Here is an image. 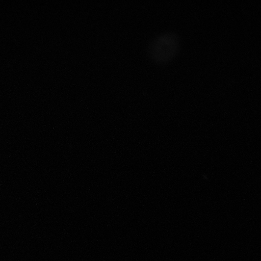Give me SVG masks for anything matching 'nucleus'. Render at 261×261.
Wrapping results in <instances>:
<instances>
[{"mask_svg": "<svg viewBox=\"0 0 261 261\" xmlns=\"http://www.w3.org/2000/svg\"><path fill=\"white\" fill-rule=\"evenodd\" d=\"M158 39L159 40L154 42V57L160 53V58L163 59L170 57L175 53L176 48H177V40H175L174 35L165 34Z\"/></svg>", "mask_w": 261, "mask_h": 261, "instance_id": "obj_1", "label": "nucleus"}]
</instances>
